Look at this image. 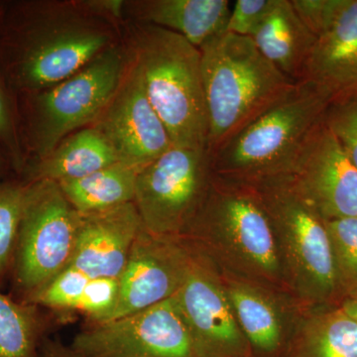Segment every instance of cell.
<instances>
[{
    "mask_svg": "<svg viewBox=\"0 0 357 357\" xmlns=\"http://www.w3.org/2000/svg\"><path fill=\"white\" fill-rule=\"evenodd\" d=\"M53 11L39 1L6 3L0 26V77L16 95L64 81L112 46L105 18L84 6Z\"/></svg>",
    "mask_w": 357,
    "mask_h": 357,
    "instance_id": "cell-1",
    "label": "cell"
},
{
    "mask_svg": "<svg viewBox=\"0 0 357 357\" xmlns=\"http://www.w3.org/2000/svg\"><path fill=\"white\" fill-rule=\"evenodd\" d=\"M183 239L222 273L288 295L273 229L255 185L215 174Z\"/></svg>",
    "mask_w": 357,
    "mask_h": 357,
    "instance_id": "cell-2",
    "label": "cell"
},
{
    "mask_svg": "<svg viewBox=\"0 0 357 357\" xmlns=\"http://www.w3.org/2000/svg\"><path fill=\"white\" fill-rule=\"evenodd\" d=\"M333 100L328 89L309 79L291 84L211 152L213 173L249 184L283 177Z\"/></svg>",
    "mask_w": 357,
    "mask_h": 357,
    "instance_id": "cell-3",
    "label": "cell"
},
{
    "mask_svg": "<svg viewBox=\"0 0 357 357\" xmlns=\"http://www.w3.org/2000/svg\"><path fill=\"white\" fill-rule=\"evenodd\" d=\"M131 61L174 146L208 148L199 49L177 33L141 23L135 27Z\"/></svg>",
    "mask_w": 357,
    "mask_h": 357,
    "instance_id": "cell-4",
    "label": "cell"
},
{
    "mask_svg": "<svg viewBox=\"0 0 357 357\" xmlns=\"http://www.w3.org/2000/svg\"><path fill=\"white\" fill-rule=\"evenodd\" d=\"M199 51L208 149L213 152L295 82L270 63L249 37L225 31Z\"/></svg>",
    "mask_w": 357,
    "mask_h": 357,
    "instance_id": "cell-5",
    "label": "cell"
},
{
    "mask_svg": "<svg viewBox=\"0 0 357 357\" xmlns=\"http://www.w3.org/2000/svg\"><path fill=\"white\" fill-rule=\"evenodd\" d=\"M128 64L122 47L112 45L64 81L18 96L27 164L48 156L73 131L95 122L119 89Z\"/></svg>",
    "mask_w": 357,
    "mask_h": 357,
    "instance_id": "cell-6",
    "label": "cell"
},
{
    "mask_svg": "<svg viewBox=\"0 0 357 357\" xmlns=\"http://www.w3.org/2000/svg\"><path fill=\"white\" fill-rule=\"evenodd\" d=\"M251 185L259 192L271 222L288 295L303 310L337 305L332 244L325 220L283 178Z\"/></svg>",
    "mask_w": 357,
    "mask_h": 357,
    "instance_id": "cell-7",
    "label": "cell"
},
{
    "mask_svg": "<svg viewBox=\"0 0 357 357\" xmlns=\"http://www.w3.org/2000/svg\"><path fill=\"white\" fill-rule=\"evenodd\" d=\"M81 218L57 182L27 181L9 281L13 299L32 304L70 266Z\"/></svg>",
    "mask_w": 357,
    "mask_h": 357,
    "instance_id": "cell-8",
    "label": "cell"
},
{
    "mask_svg": "<svg viewBox=\"0 0 357 357\" xmlns=\"http://www.w3.org/2000/svg\"><path fill=\"white\" fill-rule=\"evenodd\" d=\"M213 173L208 148L173 146L137 174L133 203L152 236L183 239L198 215Z\"/></svg>",
    "mask_w": 357,
    "mask_h": 357,
    "instance_id": "cell-9",
    "label": "cell"
},
{
    "mask_svg": "<svg viewBox=\"0 0 357 357\" xmlns=\"http://www.w3.org/2000/svg\"><path fill=\"white\" fill-rule=\"evenodd\" d=\"M81 357H197L173 298L135 314L93 324L70 345Z\"/></svg>",
    "mask_w": 357,
    "mask_h": 357,
    "instance_id": "cell-10",
    "label": "cell"
},
{
    "mask_svg": "<svg viewBox=\"0 0 357 357\" xmlns=\"http://www.w3.org/2000/svg\"><path fill=\"white\" fill-rule=\"evenodd\" d=\"M192 248L189 271L174 299L191 335L197 357L252 356V349L225 293L220 270Z\"/></svg>",
    "mask_w": 357,
    "mask_h": 357,
    "instance_id": "cell-11",
    "label": "cell"
},
{
    "mask_svg": "<svg viewBox=\"0 0 357 357\" xmlns=\"http://www.w3.org/2000/svg\"><path fill=\"white\" fill-rule=\"evenodd\" d=\"M278 178L324 220L357 218V169L323 121Z\"/></svg>",
    "mask_w": 357,
    "mask_h": 357,
    "instance_id": "cell-12",
    "label": "cell"
},
{
    "mask_svg": "<svg viewBox=\"0 0 357 357\" xmlns=\"http://www.w3.org/2000/svg\"><path fill=\"white\" fill-rule=\"evenodd\" d=\"M93 123V128L112 145L119 163L137 173L173 146L132 61L119 89Z\"/></svg>",
    "mask_w": 357,
    "mask_h": 357,
    "instance_id": "cell-13",
    "label": "cell"
},
{
    "mask_svg": "<svg viewBox=\"0 0 357 357\" xmlns=\"http://www.w3.org/2000/svg\"><path fill=\"white\" fill-rule=\"evenodd\" d=\"M192 256L185 239L152 236L143 227L119 277V303L107 321L173 298L184 284Z\"/></svg>",
    "mask_w": 357,
    "mask_h": 357,
    "instance_id": "cell-14",
    "label": "cell"
},
{
    "mask_svg": "<svg viewBox=\"0 0 357 357\" xmlns=\"http://www.w3.org/2000/svg\"><path fill=\"white\" fill-rule=\"evenodd\" d=\"M81 215L70 266L91 279H119L134 241L143 229L135 204H124Z\"/></svg>",
    "mask_w": 357,
    "mask_h": 357,
    "instance_id": "cell-15",
    "label": "cell"
},
{
    "mask_svg": "<svg viewBox=\"0 0 357 357\" xmlns=\"http://www.w3.org/2000/svg\"><path fill=\"white\" fill-rule=\"evenodd\" d=\"M220 276L237 323L252 351L265 354L278 351L285 342L289 326L297 324L303 309L298 314L292 312L301 307L298 304V307L290 305L295 301L281 298L287 294L234 275L220 272Z\"/></svg>",
    "mask_w": 357,
    "mask_h": 357,
    "instance_id": "cell-16",
    "label": "cell"
},
{
    "mask_svg": "<svg viewBox=\"0 0 357 357\" xmlns=\"http://www.w3.org/2000/svg\"><path fill=\"white\" fill-rule=\"evenodd\" d=\"M305 79L321 84L333 98L357 91V0H340L317 37Z\"/></svg>",
    "mask_w": 357,
    "mask_h": 357,
    "instance_id": "cell-17",
    "label": "cell"
},
{
    "mask_svg": "<svg viewBox=\"0 0 357 357\" xmlns=\"http://www.w3.org/2000/svg\"><path fill=\"white\" fill-rule=\"evenodd\" d=\"M250 38L284 76L295 83L304 81L317 37L301 20L291 0H276Z\"/></svg>",
    "mask_w": 357,
    "mask_h": 357,
    "instance_id": "cell-18",
    "label": "cell"
},
{
    "mask_svg": "<svg viewBox=\"0 0 357 357\" xmlns=\"http://www.w3.org/2000/svg\"><path fill=\"white\" fill-rule=\"evenodd\" d=\"M135 7L143 24L177 33L199 49L225 31L231 13L229 0H147Z\"/></svg>",
    "mask_w": 357,
    "mask_h": 357,
    "instance_id": "cell-19",
    "label": "cell"
},
{
    "mask_svg": "<svg viewBox=\"0 0 357 357\" xmlns=\"http://www.w3.org/2000/svg\"><path fill=\"white\" fill-rule=\"evenodd\" d=\"M116 162L109 141L91 126L70 134L45 158L29 162L20 177L61 183L86 177Z\"/></svg>",
    "mask_w": 357,
    "mask_h": 357,
    "instance_id": "cell-20",
    "label": "cell"
},
{
    "mask_svg": "<svg viewBox=\"0 0 357 357\" xmlns=\"http://www.w3.org/2000/svg\"><path fill=\"white\" fill-rule=\"evenodd\" d=\"M287 357H357V321L337 305L303 310Z\"/></svg>",
    "mask_w": 357,
    "mask_h": 357,
    "instance_id": "cell-21",
    "label": "cell"
},
{
    "mask_svg": "<svg viewBox=\"0 0 357 357\" xmlns=\"http://www.w3.org/2000/svg\"><path fill=\"white\" fill-rule=\"evenodd\" d=\"M137 174L116 162L86 177L58 184L75 210L88 215L133 203Z\"/></svg>",
    "mask_w": 357,
    "mask_h": 357,
    "instance_id": "cell-22",
    "label": "cell"
},
{
    "mask_svg": "<svg viewBox=\"0 0 357 357\" xmlns=\"http://www.w3.org/2000/svg\"><path fill=\"white\" fill-rule=\"evenodd\" d=\"M46 326L41 307L0 290V357H39Z\"/></svg>",
    "mask_w": 357,
    "mask_h": 357,
    "instance_id": "cell-23",
    "label": "cell"
},
{
    "mask_svg": "<svg viewBox=\"0 0 357 357\" xmlns=\"http://www.w3.org/2000/svg\"><path fill=\"white\" fill-rule=\"evenodd\" d=\"M27 181L0 178V290L10 281Z\"/></svg>",
    "mask_w": 357,
    "mask_h": 357,
    "instance_id": "cell-24",
    "label": "cell"
},
{
    "mask_svg": "<svg viewBox=\"0 0 357 357\" xmlns=\"http://www.w3.org/2000/svg\"><path fill=\"white\" fill-rule=\"evenodd\" d=\"M325 222L332 244L338 305L357 296V218Z\"/></svg>",
    "mask_w": 357,
    "mask_h": 357,
    "instance_id": "cell-25",
    "label": "cell"
},
{
    "mask_svg": "<svg viewBox=\"0 0 357 357\" xmlns=\"http://www.w3.org/2000/svg\"><path fill=\"white\" fill-rule=\"evenodd\" d=\"M323 122L357 169V91L333 98Z\"/></svg>",
    "mask_w": 357,
    "mask_h": 357,
    "instance_id": "cell-26",
    "label": "cell"
},
{
    "mask_svg": "<svg viewBox=\"0 0 357 357\" xmlns=\"http://www.w3.org/2000/svg\"><path fill=\"white\" fill-rule=\"evenodd\" d=\"M0 145L13 163L14 173L20 176L27 164L21 141L18 96L0 77Z\"/></svg>",
    "mask_w": 357,
    "mask_h": 357,
    "instance_id": "cell-27",
    "label": "cell"
},
{
    "mask_svg": "<svg viewBox=\"0 0 357 357\" xmlns=\"http://www.w3.org/2000/svg\"><path fill=\"white\" fill-rule=\"evenodd\" d=\"M89 279L76 268L67 267L33 300L32 304L58 311H77Z\"/></svg>",
    "mask_w": 357,
    "mask_h": 357,
    "instance_id": "cell-28",
    "label": "cell"
},
{
    "mask_svg": "<svg viewBox=\"0 0 357 357\" xmlns=\"http://www.w3.org/2000/svg\"><path fill=\"white\" fill-rule=\"evenodd\" d=\"M119 298V279H89L77 305V311L84 312L93 324L107 323L114 314Z\"/></svg>",
    "mask_w": 357,
    "mask_h": 357,
    "instance_id": "cell-29",
    "label": "cell"
},
{
    "mask_svg": "<svg viewBox=\"0 0 357 357\" xmlns=\"http://www.w3.org/2000/svg\"><path fill=\"white\" fill-rule=\"evenodd\" d=\"M275 3L276 0H236L225 32L250 38Z\"/></svg>",
    "mask_w": 357,
    "mask_h": 357,
    "instance_id": "cell-30",
    "label": "cell"
},
{
    "mask_svg": "<svg viewBox=\"0 0 357 357\" xmlns=\"http://www.w3.org/2000/svg\"><path fill=\"white\" fill-rule=\"evenodd\" d=\"M307 29L319 37L328 27L337 11L340 0H291Z\"/></svg>",
    "mask_w": 357,
    "mask_h": 357,
    "instance_id": "cell-31",
    "label": "cell"
},
{
    "mask_svg": "<svg viewBox=\"0 0 357 357\" xmlns=\"http://www.w3.org/2000/svg\"><path fill=\"white\" fill-rule=\"evenodd\" d=\"M39 357H81L70 347L60 340L45 337L40 347Z\"/></svg>",
    "mask_w": 357,
    "mask_h": 357,
    "instance_id": "cell-32",
    "label": "cell"
},
{
    "mask_svg": "<svg viewBox=\"0 0 357 357\" xmlns=\"http://www.w3.org/2000/svg\"><path fill=\"white\" fill-rule=\"evenodd\" d=\"M14 173L13 163L6 150L0 145V178L8 177L9 174Z\"/></svg>",
    "mask_w": 357,
    "mask_h": 357,
    "instance_id": "cell-33",
    "label": "cell"
},
{
    "mask_svg": "<svg viewBox=\"0 0 357 357\" xmlns=\"http://www.w3.org/2000/svg\"><path fill=\"white\" fill-rule=\"evenodd\" d=\"M337 306L340 307L345 314H349V317H351L352 319H356L357 321V296L342 301Z\"/></svg>",
    "mask_w": 357,
    "mask_h": 357,
    "instance_id": "cell-34",
    "label": "cell"
},
{
    "mask_svg": "<svg viewBox=\"0 0 357 357\" xmlns=\"http://www.w3.org/2000/svg\"><path fill=\"white\" fill-rule=\"evenodd\" d=\"M6 3L0 2V26H1L2 20H3L4 13H6Z\"/></svg>",
    "mask_w": 357,
    "mask_h": 357,
    "instance_id": "cell-35",
    "label": "cell"
}]
</instances>
